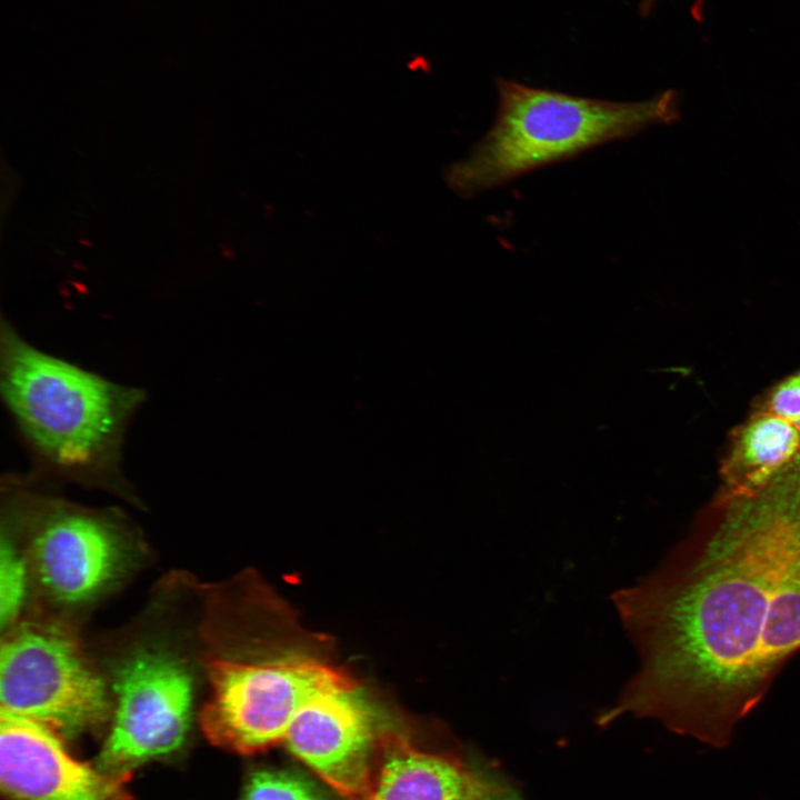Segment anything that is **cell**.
<instances>
[{"label":"cell","mask_w":800,"mask_h":800,"mask_svg":"<svg viewBox=\"0 0 800 800\" xmlns=\"http://www.w3.org/2000/svg\"><path fill=\"white\" fill-rule=\"evenodd\" d=\"M250 623L206 669L210 694L199 721L216 746L250 754L284 741L299 710L354 677L333 657L330 640L304 629L264 586L252 593Z\"/></svg>","instance_id":"3957f363"},{"label":"cell","mask_w":800,"mask_h":800,"mask_svg":"<svg viewBox=\"0 0 800 800\" xmlns=\"http://www.w3.org/2000/svg\"><path fill=\"white\" fill-rule=\"evenodd\" d=\"M753 407L773 413L800 429V369L771 384Z\"/></svg>","instance_id":"5bb4252c"},{"label":"cell","mask_w":800,"mask_h":800,"mask_svg":"<svg viewBox=\"0 0 800 800\" xmlns=\"http://www.w3.org/2000/svg\"><path fill=\"white\" fill-rule=\"evenodd\" d=\"M116 709L98 768L128 776L136 767L178 750L192 712V679L170 653L142 650L117 670Z\"/></svg>","instance_id":"52a82bcc"},{"label":"cell","mask_w":800,"mask_h":800,"mask_svg":"<svg viewBox=\"0 0 800 800\" xmlns=\"http://www.w3.org/2000/svg\"><path fill=\"white\" fill-rule=\"evenodd\" d=\"M0 389L37 477L129 493L122 474L124 434L144 391L47 353L4 318Z\"/></svg>","instance_id":"7a4b0ae2"},{"label":"cell","mask_w":800,"mask_h":800,"mask_svg":"<svg viewBox=\"0 0 800 800\" xmlns=\"http://www.w3.org/2000/svg\"><path fill=\"white\" fill-rule=\"evenodd\" d=\"M27 592V564L9 539L0 548V622L2 629L12 624Z\"/></svg>","instance_id":"4fadbf2b"},{"label":"cell","mask_w":800,"mask_h":800,"mask_svg":"<svg viewBox=\"0 0 800 800\" xmlns=\"http://www.w3.org/2000/svg\"><path fill=\"white\" fill-rule=\"evenodd\" d=\"M59 733L1 709L0 783L12 800H132L127 776L74 759Z\"/></svg>","instance_id":"9c48e42d"},{"label":"cell","mask_w":800,"mask_h":800,"mask_svg":"<svg viewBox=\"0 0 800 800\" xmlns=\"http://www.w3.org/2000/svg\"><path fill=\"white\" fill-rule=\"evenodd\" d=\"M241 800H327L309 780L290 771L261 769L248 779Z\"/></svg>","instance_id":"7c38bea8"},{"label":"cell","mask_w":800,"mask_h":800,"mask_svg":"<svg viewBox=\"0 0 800 800\" xmlns=\"http://www.w3.org/2000/svg\"><path fill=\"white\" fill-rule=\"evenodd\" d=\"M657 0H641L640 10L642 14H649Z\"/></svg>","instance_id":"2e32d148"},{"label":"cell","mask_w":800,"mask_h":800,"mask_svg":"<svg viewBox=\"0 0 800 800\" xmlns=\"http://www.w3.org/2000/svg\"><path fill=\"white\" fill-rule=\"evenodd\" d=\"M800 456V429L763 409L752 407L730 433L720 462V490L757 488Z\"/></svg>","instance_id":"8fae6325"},{"label":"cell","mask_w":800,"mask_h":800,"mask_svg":"<svg viewBox=\"0 0 800 800\" xmlns=\"http://www.w3.org/2000/svg\"><path fill=\"white\" fill-rule=\"evenodd\" d=\"M476 763L449 751H431L406 736L379 734L361 800H476Z\"/></svg>","instance_id":"30bf717a"},{"label":"cell","mask_w":800,"mask_h":800,"mask_svg":"<svg viewBox=\"0 0 800 800\" xmlns=\"http://www.w3.org/2000/svg\"><path fill=\"white\" fill-rule=\"evenodd\" d=\"M383 729L353 679L309 700L292 720L289 750L348 800H361Z\"/></svg>","instance_id":"ba28073f"},{"label":"cell","mask_w":800,"mask_h":800,"mask_svg":"<svg viewBox=\"0 0 800 800\" xmlns=\"http://www.w3.org/2000/svg\"><path fill=\"white\" fill-rule=\"evenodd\" d=\"M613 603L639 664L646 718L721 748L800 650V458L719 490L687 537Z\"/></svg>","instance_id":"6da1fadb"},{"label":"cell","mask_w":800,"mask_h":800,"mask_svg":"<svg viewBox=\"0 0 800 800\" xmlns=\"http://www.w3.org/2000/svg\"><path fill=\"white\" fill-rule=\"evenodd\" d=\"M1 709L76 737L101 726L110 712L106 684L78 641L62 626L26 621L1 642Z\"/></svg>","instance_id":"5b68a950"},{"label":"cell","mask_w":800,"mask_h":800,"mask_svg":"<svg viewBox=\"0 0 800 800\" xmlns=\"http://www.w3.org/2000/svg\"><path fill=\"white\" fill-rule=\"evenodd\" d=\"M7 489L33 524L32 559L46 593L64 604L89 601L124 571L128 550L113 514L30 492L28 481Z\"/></svg>","instance_id":"8992f818"},{"label":"cell","mask_w":800,"mask_h":800,"mask_svg":"<svg viewBox=\"0 0 800 800\" xmlns=\"http://www.w3.org/2000/svg\"><path fill=\"white\" fill-rule=\"evenodd\" d=\"M498 107L489 131L449 169L462 196L502 186L541 167L603 143L632 137L680 117V98L666 90L648 100L617 102L578 97L498 79Z\"/></svg>","instance_id":"277c9868"},{"label":"cell","mask_w":800,"mask_h":800,"mask_svg":"<svg viewBox=\"0 0 800 800\" xmlns=\"http://www.w3.org/2000/svg\"><path fill=\"white\" fill-rule=\"evenodd\" d=\"M474 763L479 780L476 800H523L516 786L497 766L481 760Z\"/></svg>","instance_id":"9a60e30c"}]
</instances>
